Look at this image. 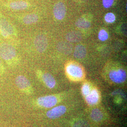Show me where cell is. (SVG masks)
<instances>
[{
    "label": "cell",
    "instance_id": "cell-1",
    "mask_svg": "<svg viewBox=\"0 0 127 127\" xmlns=\"http://www.w3.org/2000/svg\"><path fill=\"white\" fill-rule=\"evenodd\" d=\"M17 55L16 49L11 45L5 43L0 45V57L9 65H12Z\"/></svg>",
    "mask_w": 127,
    "mask_h": 127
},
{
    "label": "cell",
    "instance_id": "cell-2",
    "mask_svg": "<svg viewBox=\"0 0 127 127\" xmlns=\"http://www.w3.org/2000/svg\"><path fill=\"white\" fill-rule=\"evenodd\" d=\"M57 97L53 95H46L38 98L37 100V104L40 106L46 108H50L57 104Z\"/></svg>",
    "mask_w": 127,
    "mask_h": 127
},
{
    "label": "cell",
    "instance_id": "cell-3",
    "mask_svg": "<svg viewBox=\"0 0 127 127\" xmlns=\"http://www.w3.org/2000/svg\"><path fill=\"white\" fill-rule=\"evenodd\" d=\"M0 32L5 38H9L15 33L12 26L5 19L0 20Z\"/></svg>",
    "mask_w": 127,
    "mask_h": 127
},
{
    "label": "cell",
    "instance_id": "cell-4",
    "mask_svg": "<svg viewBox=\"0 0 127 127\" xmlns=\"http://www.w3.org/2000/svg\"><path fill=\"white\" fill-rule=\"evenodd\" d=\"M109 77L114 82L121 83L126 80L127 73L125 70L122 69L112 70L109 73Z\"/></svg>",
    "mask_w": 127,
    "mask_h": 127
},
{
    "label": "cell",
    "instance_id": "cell-5",
    "mask_svg": "<svg viewBox=\"0 0 127 127\" xmlns=\"http://www.w3.org/2000/svg\"><path fill=\"white\" fill-rule=\"evenodd\" d=\"M15 83L20 91L24 92H29L31 91V85L27 77L23 75H18L16 78Z\"/></svg>",
    "mask_w": 127,
    "mask_h": 127
},
{
    "label": "cell",
    "instance_id": "cell-6",
    "mask_svg": "<svg viewBox=\"0 0 127 127\" xmlns=\"http://www.w3.org/2000/svg\"><path fill=\"white\" fill-rule=\"evenodd\" d=\"M34 45L38 52L40 53L44 52L48 47L47 38L43 34L37 35L34 39Z\"/></svg>",
    "mask_w": 127,
    "mask_h": 127
},
{
    "label": "cell",
    "instance_id": "cell-7",
    "mask_svg": "<svg viewBox=\"0 0 127 127\" xmlns=\"http://www.w3.org/2000/svg\"><path fill=\"white\" fill-rule=\"evenodd\" d=\"M66 71L68 75L73 78L81 79L83 77V73L82 68L76 64L68 65L66 68Z\"/></svg>",
    "mask_w": 127,
    "mask_h": 127
},
{
    "label": "cell",
    "instance_id": "cell-8",
    "mask_svg": "<svg viewBox=\"0 0 127 127\" xmlns=\"http://www.w3.org/2000/svg\"><path fill=\"white\" fill-rule=\"evenodd\" d=\"M66 108L64 105H59L50 109L46 114L47 116L51 119L59 118L65 113Z\"/></svg>",
    "mask_w": 127,
    "mask_h": 127
},
{
    "label": "cell",
    "instance_id": "cell-9",
    "mask_svg": "<svg viewBox=\"0 0 127 127\" xmlns=\"http://www.w3.org/2000/svg\"><path fill=\"white\" fill-rule=\"evenodd\" d=\"M55 17L58 20H62L66 14V7L62 2H59L55 5L53 8Z\"/></svg>",
    "mask_w": 127,
    "mask_h": 127
},
{
    "label": "cell",
    "instance_id": "cell-10",
    "mask_svg": "<svg viewBox=\"0 0 127 127\" xmlns=\"http://www.w3.org/2000/svg\"><path fill=\"white\" fill-rule=\"evenodd\" d=\"M85 98L88 104L91 105H95L99 101V93L96 90L94 89L91 91L90 93L85 96Z\"/></svg>",
    "mask_w": 127,
    "mask_h": 127
},
{
    "label": "cell",
    "instance_id": "cell-11",
    "mask_svg": "<svg viewBox=\"0 0 127 127\" xmlns=\"http://www.w3.org/2000/svg\"><path fill=\"white\" fill-rule=\"evenodd\" d=\"M58 50L60 53L65 55L71 54L73 50V47L67 42L62 41L59 43L57 46Z\"/></svg>",
    "mask_w": 127,
    "mask_h": 127
},
{
    "label": "cell",
    "instance_id": "cell-12",
    "mask_svg": "<svg viewBox=\"0 0 127 127\" xmlns=\"http://www.w3.org/2000/svg\"><path fill=\"white\" fill-rule=\"evenodd\" d=\"M42 80L46 85L50 89H52L56 85V81L54 78L50 73H45L42 75Z\"/></svg>",
    "mask_w": 127,
    "mask_h": 127
},
{
    "label": "cell",
    "instance_id": "cell-13",
    "mask_svg": "<svg viewBox=\"0 0 127 127\" xmlns=\"http://www.w3.org/2000/svg\"><path fill=\"white\" fill-rule=\"evenodd\" d=\"M65 39L70 42H79L82 40V34L78 31L69 32L65 36Z\"/></svg>",
    "mask_w": 127,
    "mask_h": 127
},
{
    "label": "cell",
    "instance_id": "cell-14",
    "mask_svg": "<svg viewBox=\"0 0 127 127\" xmlns=\"http://www.w3.org/2000/svg\"><path fill=\"white\" fill-rule=\"evenodd\" d=\"M9 7L14 10H23L27 8L28 3L24 0L15 1L10 3Z\"/></svg>",
    "mask_w": 127,
    "mask_h": 127
},
{
    "label": "cell",
    "instance_id": "cell-15",
    "mask_svg": "<svg viewBox=\"0 0 127 127\" xmlns=\"http://www.w3.org/2000/svg\"><path fill=\"white\" fill-rule=\"evenodd\" d=\"M87 54L85 47L82 45H78L75 48L74 51V56L77 59H83Z\"/></svg>",
    "mask_w": 127,
    "mask_h": 127
},
{
    "label": "cell",
    "instance_id": "cell-16",
    "mask_svg": "<svg viewBox=\"0 0 127 127\" xmlns=\"http://www.w3.org/2000/svg\"><path fill=\"white\" fill-rule=\"evenodd\" d=\"M39 17L35 14H28L25 16L23 19V22L27 25H31L36 23L38 21Z\"/></svg>",
    "mask_w": 127,
    "mask_h": 127
},
{
    "label": "cell",
    "instance_id": "cell-17",
    "mask_svg": "<svg viewBox=\"0 0 127 127\" xmlns=\"http://www.w3.org/2000/svg\"><path fill=\"white\" fill-rule=\"evenodd\" d=\"M91 119L95 122H99L100 121L103 117V115L102 112L99 109H93L91 114Z\"/></svg>",
    "mask_w": 127,
    "mask_h": 127
},
{
    "label": "cell",
    "instance_id": "cell-18",
    "mask_svg": "<svg viewBox=\"0 0 127 127\" xmlns=\"http://www.w3.org/2000/svg\"><path fill=\"white\" fill-rule=\"evenodd\" d=\"M76 27L82 29H87L91 27V23L84 18H79L75 23Z\"/></svg>",
    "mask_w": 127,
    "mask_h": 127
},
{
    "label": "cell",
    "instance_id": "cell-19",
    "mask_svg": "<svg viewBox=\"0 0 127 127\" xmlns=\"http://www.w3.org/2000/svg\"><path fill=\"white\" fill-rule=\"evenodd\" d=\"M104 19L107 23H113L115 20V16L113 13H108L105 15Z\"/></svg>",
    "mask_w": 127,
    "mask_h": 127
},
{
    "label": "cell",
    "instance_id": "cell-20",
    "mask_svg": "<svg viewBox=\"0 0 127 127\" xmlns=\"http://www.w3.org/2000/svg\"><path fill=\"white\" fill-rule=\"evenodd\" d=\"M108 34L107 32L104 29L100 30L98 33V38L100 41H104L107 40Z\"/></svg>",
    "mask_w": 127,
    "mask_h": 127
},
{
    "label": "cell",
    "instance_id": "cell-21",
    "mask_svg": "<svg viewBox=\"0 0 127 127\" xmlns=\"http://www.w3.org/2000/svg\"><path fill=\"white\" fill-rule=\"evenodd\" d=\"M72 127H89V124L85 121L80 120L75 123Z\"/></svg>",
    "mask_w": 127,
    "mask_h": 127
},
{
    "label": "cell",
    "instance_id": "cell-22",
    "mask_svg": "<svg viewBox=\"0 0 127 127\" xmlns=\"http://www.w3.org/2000/svg\"><path fill=\"white\" fill-rule=\"evenodd\" d=\"M82 91L83 95L85 96H87L91 92V88L90 85L87 83L84 84L82 87Z\"/></svg>",
    "mask_w": 127,
    "mask_h": 127
},
{
    "label": "cell",
    "instance_id": "cell-23",
    "mask_svg": "<svg viewBox=\"0 0 127 127\" xmlns=\"http://www.w3.org/2000/svg\"><path fill=\"white\" fill-rule=\"evenodd\" d=\"M114 0H102L103 5L104 8H109L113 4Z\"/></svg>",
    "mask_w": 127,
    "mask_h": 127
}]
</instances>
